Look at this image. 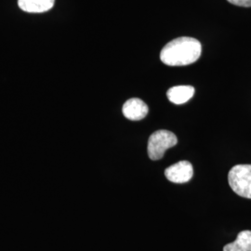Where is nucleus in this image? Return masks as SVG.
<instances>
[{
	"instance_id": "1",
	"label": "nucleus",
	"mask_w": 251,
	"mask_h": 251,
	"mask_svg": "<svg viewBox=\"0 0 251 251\" xmlns=\"http://www.w3.org/2000/svg\"><path fill=\"white\" fill-rule=\"evenodd\" d=\"M202 52V46L198 39L182 36L169 42L162 49V63L169 66H184L196 63Z\"/></svg>"
},
{
	"instance_id": "2",
	"label": "nucleus",
	"mask_w": 251,
	"mask_h": 251,
	"mask_svg": "<svg viewBox=\"0 0 251 251\" xmlns=\"http://www.w3.org/2000/svg\"><path fill=\"white\" fill-rule=\"evenodd\" d=\"M228 181L233 192L251 199V165H236L228 174Z\"/></svg>"
},
{
	"instance_id": "3",
	"label": "nucleus",
	"mask_w": 251,
	"mask_h": 251,
	"mask_svg": "<svg viewBox=\"0 0 251 251\" xmlns=\"http://www.w3.org/2000/svg\"><path fill=\"white\" fill-rule=\"evenodd\" d=\"M178 143L176 135L169 130L160 129L153 132L148 141V155L152 160H159L166 151Z\"/></svg>"
},
{
	"instance_id": "4",
	"label": "nucleus",
	"mask_w": 251,
	"mask_h": 251,
	"mask_svg": "<svg viewBox=\"0 0 251 251\" xmlns=\"http://www.w3.org/2000/svg\"><path fill=\"white\" fill-rule=\"evenodd\" d=\"M194 169L189 161H179L165 171V176L170 181L175 183H184L192 179Z\"/></svg>"
},
{
	"instance_id": "5",
	"label": "nucleus",
	"mask_w": 251,
	"mask_h": 251,
	"mask_svg": "<svg viewBox=\"0 0 251 251\" xmlns=\"http://www.w3.org/2000/svg\"><path fill=\"white\" fill-rule=\"evenodd\" d=\"M122 112L126 118L132 121H139L147 116L149 108L144 100L138 98H132L126 101L122 108Z\"/></svg>"
},
{
	"instance_id": "6",
	"label": "nucleus",
	"mask_w": 251,
	"mask_h": 251,
	"mask_svg": "<svg viewBox=\"0 0 251 251\" xmlns=\"http://www.w3.org/2000/svg\"><path fill=\"white\" fill-rule=\"evenodd\" d=\"M195 94V89L192 86H176L172 87L167 92L168 99L174 104H183L187 102Z\"/></svg>"
},
{
	"instance_id": "7",
	"label": "nucleus",
	"mask_w": 251,
	"mask_h": 251,
	"mask_svg": "<svg viewBox=\"0 0 251 251\" xmlns=\"http://www.w3.org/2000/svg\"><path fill=\"white\" fill-rule=\"evenodd\" d=\"M55 0H18L20 9L29 13H42L52 9Z\"/></svg>"
},
{
	"instance_id": "8",
	"label": "nucleus",
	"mask_w": 251,
	"mask_h": 251,
	"mask_svg": "<svg viewBox=\"0 0 251 251\" xmlns=\"http://www.w3.org/2000/svg\"><path fill=\"white\" fill-rule=\"evenodd\" d=\"M224 251H251V231L240 232L234 242L225 245Z\"/></svg>"
},
{
	"instance_id": "9",
	"label": "nucleus",
	"mask_w": 251,
	"mask_h": 251,
	"mask_svg": "<svg viewBox=\"0 0 251 251\" xmlns=\"http://www.w3.org/2000/svg\"><path fill=\"white\" fill-rule=\"evenodd\" d=\"M231 4L239 6V7H245V8H251V0H227Z\"/></svg>"
}]
</instances>
